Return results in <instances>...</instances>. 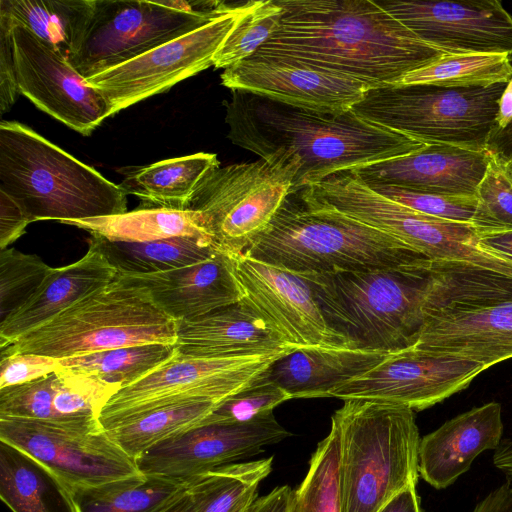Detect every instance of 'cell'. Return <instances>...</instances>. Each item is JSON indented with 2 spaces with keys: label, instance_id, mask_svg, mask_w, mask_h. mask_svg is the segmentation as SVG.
Returning a JSON list of instances; mask_svg holds the SVG:
<instances>
[{
  "label": "cell",
  "instance_id": "obj_23",
  "mask_svg": "<svg viewBox=\"0 0 512 512\" xmlns=\"http://www.w3.org/2000/svg\"><path fill=\"white\" fill-rule=\"evenodd\" d=\"M117 275L145 288L154 303L176 322L203 316L244 297L233 256L220 250L204 261L169 271Z\"/></svg>",
  "mask_w": 512,
  "mask_h": 512
},
{
  "label": "cell",
  "instance_id": "obj_42",
  "mask_svg": "<svg viewBox=\"0 0 512 512\" xmlns=\"http://www.w3.org/2000/svg\"><path fill=\"white\" fill-rule=\"evenodd\" d=\"M266 371L250 385L221 401L200 424L246 422L272 413L275 407L292 399L267 377Z\"/></svg>",
  "mask_w": 512,
  "mask_h": 512
},
{
  "label": "cell",
  "instance_id": "obj_57",
  "mask_svg": "<svg viewBox=\"0 0 512 512\" xmlns=\"http://www.w3.org/2000/svg\"><path fill=\"white\" fill-rule=\"evenodd\" d=\"M510 163H511V166H512V161Z\"/></svg>",
  "mask_w": 512,
  "mask_h": 512
},
{
  "label": "cell",
  "instance_id": "obj_46",
  "mask_svg": "<svg viewBox=\"0 0 512 512\" xmlns=\"http://www.w3.org/2000/svg\"><path fill=\"white\" fill-rule=\"evenodd\" d=\"M13 23L0 15V112L6 113L20 94L13 53Z\"/></svg>",
  "mask_w": 512,
  "mask_h": 512
},
{
  "label": "cell",
  "instance_id": "obj_5",
  "mask_svg": "<svg viewBox=\"0 0 512 512\" xmlns=\"http://www.w3.org/2000/svg\"><path fill=\"white\" fill-rule=\"evenodd\" d=\"M244 254L296 274L370 270L430 260L368 225L307 208L297 192L287 196Z\"/></svg>",
  "mask_w": 512,
  "mask_h": 512
},
{
  "label": "cell",
  "instance_id": "obj_17",
  "mask_svg": "<svg viewBox=\"0 0 512 512\" xmlns=\"http://www.w3.org/2000/svg\"><path fill=\"white\" fill-rule=\"evenodd\" d=\"M290 435L273 412L246 422L199 424L151 447L135 463L144 475L190 481L259 455Z\"/></svg>",
  "mask_w": 512,
  "mask_h": 512
},
{
  "label": "cell",
  "instance_id": "obj_32",
  "mask_svg": "<svg viewBox=\"0 0 512 512\" xmlns=\"http://www.w3.org/2000/svg\"><path fill=\"white\" fill-rule=\"evenodd\" d=\"M62 223L114 242L141 243L176 237L213 240L201 215L191 210L139 207L118 215Z\"/></svg>",
  "mask_w": 512,
  "mask_h": 512
},
{
  "label": "cell",
  "instance_id": "obj_44",
  "mask_svg": "<svg viewBox=\"0 0 512 512\" xmlns=\"http://www.w3.org/2000/svg\"><path fill=\"white\" fill-rule=\"evenodd\" d=\"M54 373L0 389V417L54 422Z\"/></svg>",
  "mask_w": 512,
  "mask_h": 512
},
{
  "label": "cell",
  "instance_id": "obj_41",
  "mask_svg": "<svg viewBox=\"0 0 512 512\" xmlns=\"http://www.w3.org/2000/svg\"><path fill=\"white\" fill-rule=\"evenodd\" d=\"M50 268L35 254L0 251V323L29 301Z\"/></svg>",
  "mask_w": 512,
  "mask_h": 512
},
{
  "label": "cell",
  "instance_id": "obj_7",
  "mask_svg": "<svg viewBox=\"0 0 512 512\" xmlns=\"http://www.w3.org/2000/svg\"><path fill=\"white\" fill-rule=\"evenodd\" d=\"M177 324L149 292L116 275L43 325L0 348L1 355L33 353L66 359L127 346L175 345Z\"/></svg>",
  "mask_w": 512,
  "mask_h": 512
},
{
  "label": "cell",
  "instance_id": "obj_51",
  "mask_svg": "<svg viewBox=\"0 0 512 512\" xmlns=\"http://www.w3.org/2000/svg\"><path fill=\"white\" fill-rule=\"evenodd\" d=\"M378 512H422L416 486H409L398 493Z\"/></svg>",
  "mask_w": 512,
  "mask_h": 512
},
{
  "label": "cell",
  "instance_id": "obj_13",
  "mask_svg": "<svg viewBox=\"0 0 512 512\" xmlns=\"http://www.w3.org/2000/svg\"><path fill=\"white\" fill-rule=\"evenodd\" d=\"M253 1L237 2L205 25L87 78L112 114L213 66L214 56Z\"/></svg>",
  "mask_w": 512,
  "mask_h": 512
},
{
  "label": "cell",
  "instance_id": "obj_35",
  "mask_svg": "<svg viewBox=\"0 0 512 512\" xmlns=\"http://www.w3.org/2000/svg\"><path fill=\"white\" fill-rule=\"evenodd\" d=\"M273 457L216 468L189 481L194 512H233L272 471Z\"/></svg>",
  "mask_w": 512,
  "mask_h": 512
},
{
  "label": "cell",
  "instance_id": "obj_47",
  "mask_svg": "<svg viewBox=\"0 0 512 512\" xmlns=\"http://www.w3.org/2000/svg\"><path fill=\"white\" fill-rule=\"evenodd\" d=\"M29 223L31 221L21 207L0 190V250L7 249L22 236Z\"/></svg>",
  "mask_w": 512,
  "mask_h": 512
},
{
  "label": "cell",
  "instance_id": "obj_37",
  "mask_svg": "<svg viewBox=\"0 0 512 512\" xmlns=\"http://www.w3.org/2000/svg\"><path fill=\"white\" fill-rule=\"evenodd\" d=\"M512 77L508 54H446L439 60L403 76L396 84L442 87H485L508 83Z\"/></svg>",
  "mask_w": 512,
  "mask_h": 512
},
{
  "label": "cell",
  "instance_id": "obj_11",
  "mask_svg": "<svg viewBox=\"0 0 512 512\" xmlns=\"http://www.w3.org/2000/svg\"><path fill=\"white\" fill-rule=\"evenodd\" d=\"M285 348L229 357L177 353L167 362L120 389L99 414L101 427L159 407L196 400L223 401L244 389L275 361L295 351Z\"/></svg>",
  "mask_w": 512,
  "mask_h": 512
},
{
  "label": "cell",
  "instance_id": "obj_18",
  "mask_svg": "<svg viewBox=\"0 0 512 512\" xmlns=\"http://www.w3.org/2000/svg\"><path fill=\"white\" fill-rule=\"evenodd\" d=\"M12 40L20 94L37 108L84 136L113 115L99 91L27 28L14 25Z\"/></svg>",
  "mask_w": 512,
  "mask_h": 512
},
{
  "label": "cell",
  "instance_id": "obj_28",
  "mask_svg": "<svg viewBox=\"0 0 512 512\" xmlns=\"http://www.w3.org/2000/svg\"><path fill=\"white\" fill-rule=\"evenodd\" d=\"M0 497L13 512H77L71 490L62 479L1 440Z\"/></svg>",
  "mask_w": 512,
  "mask_h": 512
},
{
  "label": "cell",
  "instance_id": "obj_14",
  "mask_svg": "<svg viewBox=\"0 0 512 512\" xmlns=\"http://www.w3.org/2000/svg\"><path fill=\"white\" fill-rule=\"evenodd\" d=\"M0 440L38 460L69 488L97 486L140 474L135 460L100 424L0 417Z\"/></svg>",
  "mask_w": 512,
  "mask_h": 512
},
{
  "label": "cell",
  "instance_id": "obj_22",
  "mask_svg": "<svg viewBox=\"0 0 512 512\" xmlns=\"http://www.w3.org/2000/svg\"><path fill=\"white\" fill-rule=\"evenodd\" d=\"M489 163L488 151L444 144L370 164L356 170L368 185H391L449 196H476Z\"/></svg>",
  "mask_w": 512,
  "mask_h": 512
},
{
  "label": "cell",
  "instance_id": "obj_53",
  "mask_svg": "<svg viewBox=\"0 0 512 512\" xmlns=\"http://www.w3.org/2000/svg\"><path fill=\"white\" fill-rule=\"evenodd\" d=\"M493 463L507 479L512 480V439H505L495 450Z\"/></svg>",
  "mask_w": 512,
  "mask_h": 512
},
{
  "label": "cell",
  "instance_id": "obj_24",
  "mask_svg": "<svg viewBox=\"0 0 512 512\" xmlns=\"http://www.w3.org/2000/svg\"><path fill=\"white\" fill-rule=\"evenodd\" d=\"M502 408L489 402L446 421L420 439L419 475L435 489L452 485L486 450L502 442Z\"/></svg>",
  "mask_w": 512,
  "mask_h": 512
},
{
  "label": "cell",
  "instance_id": "obj_9",
  "mask_svg": "<svg viewBox=\"0 0 512 512\" xmlns=\"http://www.w3.org/2000/svg\"><path fill=\"white\" fill-rule=\"evenodd\" d=\"M297 194L307 208L338 213L389 234L432 262L480 265L486 257L471 224L422 214L384 197L356 170L337 172Z\"/></svg>",
  "mask_w": 512,
  "mask_h": 512
},
{
  "label": "cell",
  "instance_id": "obj_43",
  "mask_svg": "<svg viewBox=\"0 0 512 512\" xmlns=\"http://www.w3.org/2000/svg\"><path fill=\"white\" fill-rule=\"evenodd\" d=\"M368 186L384 197L417 212L455 222L471 224L477 206L476 196L425 193L381 184Z\"/></svg>",
  "mask_w": 512,
  "mask_h": 512
},
{
  "label": "cell",
  "instance_id": "obj_36",
  "mask_svg": "<svg viewBox=\"0 0 512 512\" xmlns=\"http://www.w3.org/2000/svg\"><path fill=\"white\" fill-rule=\"evenodd\" d=\"M177 353L175 345L152 343L127 346L59 360L61 369L95 375L121 389L167 362Z\"/></svg>",
  "mask_w": 512,
  "mask_h": 512
},
{
  "label": "cell",
  "instance_id": "obj_56",
  "mask_svg": "<svg viewBox=\"0 0 512 512\" xmlns=\"http://www.w3.org/2000/svg\"><path fill=\"white\" fill-rule=\"evenodd\" d=\"M255 500V497H250L249 499L245 500L241 505H239L233 512H244L247 506Z\"/></svg>",
  "mask_w": 512,
  "mask_h": 512
},
{
  "label": "cell",
  "instance_id": "obj_21",
  "mask_svg": "<svg viewBox=\"0 0 512 512\" xmlns=\"http://www.w3.org/2000/svg\"><path fill=\"white\" fill-rule=\"evenodd\" d=\"M221 83L291 106L347 111L372 87L352 77L299 62L253 55L224 69Z\"/></svg>",
  "mask_w": 512,
  "mask_h": 512
},
{
  "label": "cell",
  "instance_id": "obj_3",
  "mask_svg": "<svg viewBox=\"0 0 512 512\" xmlns=\"http://www.w3.org/2000/svg\"><path fill=\"white\" fill-rule=\"evenodd\" d=\"M432 263L299 275L309 283L326 324L346 346L396 353L418 340Z\"/></svg>",
  "mask_w": 512,
  "mask_h": 512
},
{
  "label": "cell",
  "instance_id": "obj_12",
  "mask_svg": "<svg viewBox=\"0 0 512 512\" xmlns=\"http://www.w3.org/2000/svg\"><path fill=\"white\" fill-rule=\"evenodd\" d=\"M292 187L288 174L262 160L218 166L199 182L186 210L201 215L220 251L242 254L267 228Z\"/></svg>",
  "mask_w": 512,
  "mask_h": 512
},
{
  "label": "cell",
  "instance_id": "obj_1",
  "mask_svg": "<svg viewBox=\"0 0 512 512\" xmlns=\"http://www.w3.org/2000/svg\"><path fill=\"white\" fill-rule=\"evenodd\" d=\"M227 138L292 179V192L426 144L347 111L291 106L243 90L224 101Z\"/></svg>",
  "mask_w": 512,
  "mask_h": 512
},
{
  "label": "cell",
  "instance_id": "obj_31",
  "mask_svg": "<svg viewBox=\"0 0 512 512\" xmlns=\"http://www.w3.org/2000/svg\"><path fill=\"white\" fill-rule=\"evenodd\" d=\"M94 0H0V15L69 60L85 35Z\"/></svg>",
  "mask_w": 512,
  "mask_h": 512
},
{
  "label": "cell",
  "instance_id": "obj_10",
  "mask_svg": "<svg viewBox=\"0 0 512 512\" xmlns=\"http://www.w3.org/2000/svg\"><path fill=\"white\" fill-rule=\"evenodd\" d=\"M235 3L94 0L77 52L68 60L85 79L193 31Z\"/></svg>",
  "mask_w": 512,
  "mask_h": 512
},
{
  "label": "cell",
  "instance_id": "obj_27",
  "mask_svg": "<svg viewBox=\"0 0 512 512\" xmlns=\"http://www.w3.org/2000/svg\"><path fill=\"white\" fill-rule=\"evenodd\" d=\"M390 354L348 346L300 348L275 361L266 374L291 398L328 397L334 388L366 373Z\"/></svg>",
  "mask_w": 512,
  "mask_h": 512
},
{
  "label": "cell",
  "instance_id": "obj_52",
  "mask_svg": "<svg viewBox=\"0 0 512 512\" xmlns=\"http://www.w3.org/2000/svg\"><path fill=\"white\" fill-rule=\"evenodd\" d=\"M480 241L486 248L512 260V231L484 235Z\"/></svg>",
  "mask_w": 512,
  "mask_h": 512
},
{
  "label": "cell",
  "instance_id": "obj_34",
  "mask_svg": "<svg viewBox=\"0 0 512 512\" xmlns=\"http://www.w3.org/2000/svg\"><path fill=\"white\" fill-rule=\"evenodd\" d=\"M220 402L196 400L176 403L109 423L102 429L135 460L156 444L199 425Z\"/></svg>",
  "mask_w": 512,
  "mask_h": 512
},
{
  "label": "cell",
  "instance_id": "obj_45",
  "mask_svg": "<svg viewBox=\"0 0 512 512\" xmlns=\"http://www.w3.org/2000/svg\"><path fill=\"white\" fill-rule=\"evenodd\" d=\"M59 359L33 353L1 355L0 389L28 383L58 371Z\"/></svg>",
  "mask_w": 512,
  "mask_h": 512
},
{
  "label": "cell",
  "instance_id": "obj_39",
  "mask_svg": "<svg viewBox=\"0 0 512 512\" xmlns=\"http://www.w3.org/2000/svg\"><path fill=\"white\" fill-rule=\"evenodd\" d=\"M471 225L479 237L512 231V166L489 153V163L477 191Z\"/></svg>",
  "mask_w": 512,
  "mask_h": 512
},
{
  "label": "cell",
  "instance_id": "obj_15",
  "mask_svg": "<svg viewBox=\"0 0 512 512\" xmlns=\"http://www.w3.org/2000/svg\"><path fill=\"white\" fill-rule=\"evenodd\" d=\"M414 348L475 361L512 358V278L425 311Z\"/></svg>",
  "mask_w": 512,
  "mask_h": 512
},
{
  "label": "cell",
  "instance_id": "obj_29",
  "mask_svg": "<svg viewBox=\"0 0 512 512\" xmlns=\"http://www.w3.org/2000/svg\"><path fill=\"white\" fill-rule=\"evenodd\" d=\"M218 166L214 153L165 159L129 174L120 187L141 200L139 207L186 210L199 182Z\"/></svg>",
  "mask_w": 512,
  "mask_h": 512
},
{
  "label": "cell",
  "instance_id": "obj_49",
  "mask_svg": "<svg viewBox=\"0 0 512 512\" xmlns=\"http://www.w3.org/2000/svg\"><path fill=\"white\" fill-rule=\"evenodd\" d=\"M473 512H512V480L489 493Z\"/></svg>",
  "mask_w": 512,
  "mask_h": 512
},
{
  "label": "cell",
  "instance_id": "obj_19",
  "mask_svg": "<svg viewBox=\"0 0 512 512\" xmlns=\"http://www.w3.org/2000/svg\"><path fill=\"white\" fill-rule=\"evenodd\" d=\"M377 2L419 39L445 54L512 57V15L498 0Z\"/></svg>",
  "mask_w": 512,
  "mask_h": 512
},
{
  "label": "cell",
  "instance_id": "obj_2",
  "mask_svg": "<svg viewBox=\"0 0 512 512\" xmlns=\"http://www.w3.org/2000/svg\"><path fill=\"white\" fill-rule=\"evenodd\" d=\"M279 24L254 54L346 75L372 88L396 84L445 53L371 0H277Z\"/></svg>",
  "mask_w": 512,
  "mask_h": 512
},
{
  "label": "cell",
  "instance_id": "obj_50",
  "mask_svg": "<svg viewBox=\"0 0 512 512\" xmlns=\"http://www.w3.org/2000/svg\"><path fill=\"white\" fill-rule=\"evenodd\" d=\"M487 151L507 162L512 161V120L502 129H494Z\"/></svg>",
  "mask_w": 512,
  "mask_h": 512
},
{
  "label": "cell",
  "instance_id": "obj_20",
  "mask_svg": "<svg viewBox=\"0 0 512 512\" xmlns=\"http://www.w3.org/2000/svg\"><path fill=\"white\" fill-rule=\"evenodd\" d=\"M232 256L242 301L286 344L296 349L346 346L326 324L306 279L244 253Z\"/></svg>",
  "mask_w": 512,
  "mask_h": 512
},
{
  "label": "cell",
  "instance_id": "obj_48",
  "mask_svg": "<svg viewBox=\"0 0 512 512\" xmlns=\"http://www.w3.org/2000/svg\"><path fill=\"white\" fill-rule=\"evenodd\" d=\"M291 492L288 485L275 487L252 501L244 512H287Z\"/></svg>",
  "mask_w": 512,
  "mask_h": 512
},
{
  "label": "cell",
  "instance_id": "obj_26",
  "mask_svg": "<svg viewBox=\"0 0 512 512\" xmlns=\"http://www.w3.org/2000/svg\"><path fill=\"white\" fill-rule=\"evenodd\" d=\"M176 324L175 346L186 356L229 357L294 348L242 300Z\"/></svg>",
  "mask_w": 512,
  "mask_h": 512
},
{
  "label": "cell",
  "instance_id": "obj_25",
  "mask_svg": "<svg viewBox=\"0 0 512 512\" xmlns=\"http://www.w3.org/2000/svg\"><path fill=\"white\" fill-rule=\"evenodd\" d=\"M116 275L117 271L91 238L82 258L67 266L51 267L29 301L0 323V348L111 283Z\"/></svg>",
  "mask_w": 512,
  "mask_h": 512
},
{
  "label": "cell",
  "instance_id": "obj_30",
  "mask_svg": "<svg viewBox=\"0 0 512 512\" xmlns=\"http://www.w3.org/2000/svg\"><path fill=\"white\" fill-rule=\"evenodd\" d=\"M188 489L189 481L142 473L70 488L77 512H167Z\"/></svg>",
  "mask_w": 512,
  "mask_h": 512
},
{
  "label": "cell",
  "instance_id": "obj_4",
  "mask_svg": "<svg viewBox=\"0 0 512 512\" xmlns=\"http://www.w3.org/2000/svg\"><path fill=\"white\" fill-rule=\"evenodd\" d=\"M0 190L31 222L127 212V194L120 185L15 121L0 123Z\"/></svg>",
  "mask_w": 512,
  "mask_h": 512
},
{
  "label": "cell",
  "instance_id": "obj_55",
  "mask_svg": "<svg viewBox=\"0 0 512 512\" xmlns=\"http://www.w3.org/2000/svg\"><path fill=\"white\" fill-rule=\"evenodd\" d=\"M167 512H194L193 501L187 492L172 508Z\"/></svg>",
  "mask_w": 512,
  "mask_h": 512
},
{
  "label": "cell",
  "instance_id": "obj_40",
  "mask_svg": "<svg viewBox=\"0 0 512 512\" xmlns=\"http://www.w3.org/2000/svg\"><path fill=\"white\" fill-rule=\"evenodd\" d=\"M282 14L277 0L253 1L214 56L215 68H229L253 56L276 30Z\"/></svg>",
  "mask_w": 512,
  "mask_h": 512
},
{
  "label": "cell",
  "instance_id": "obj_33",
  "mask_svg": "<svg viewBox=\"0 0 512 512\" xmlns=\"http://www.w3.org/2000/svg\"><path fill=\"white\" fill-rule=\"evenodd\" d=\"M117 274L139 275L169 271L210 258L217 248L212 239L176 237L150 242H114L91 237Z\"/></svg>",
  "mask_w": 512,
  "mask_h": 512
},
{
  "label": "cell",
  "instance_id": "obj_6",
  "mask_svg": "<svg viewBox=\"0 0 512 512\" xmlns=\"http://www.w3.org/2000/svg\"><path fill=\"white\" fill-rule=\"evenodd\" d=\"M331 417L339 437L342 512H378L419 478V430L412 409L347 399Z\"/></svg>",
  "mask_w": 512,
  "mask_h": 512
},
{
  "label": "cell",
  "instance_id": "obj_38",
  "mask_svg": "<svg viewBox=\"0 0 512 512\" xmlns=\"http://www.w3.org/2000/svg\"><path fill=\"white\" fill-rule=\"evenodd\" d=\"M287 512H342L339 437L333 424L311 455L304 479L292 490Z\"/></svg>",
  "mask_w": 512,
  "mask_h": 512
},
{
  "label": "cell",
  "instance_id": "obj_54",
  "mask_svg": "<svg viewBox=\"0 0 512 512\" xmlns=\"http://www.w3.org/2000/svg\"><path fill=\"white\" fill-rule=\"evenodd\" d=\"M512 120V77L501 96L495 129L504 128Z\"/></svg>",
  "mask_w": 512,
  "mask_h": 512
},
{
  "label": "cell",
  "instance_id": "obj_16",
  "mask_svg": "<svg viewBox=\"0 0 512 512\" xmlns=\"http://www.w3.org/2000/svg\"><path fill=\"white\" fill-rule=\"evenodd\" d=\"M484 370L472 360L410 347L391 353L328 397L377 400L421 411L466 389Z\"/></svg>",
  "mask_w": 512,
  "mask_h": 512
},
{
  "label": "cell",
  "instance_id": "obj_8",
  "mask_svg": "<svg viewBox=\"0 0 512 512\" xmlns=\"http://www.w3.org/2000/svg\"><path fill=\"white\" fill-rule=\"evenodd\" d=\"M506 86L388 84L369 89L352 110L369 122L426 145L487 151Z\"/></svg>",
  "mask_w": 512,
  "mask_h": 512
}]
</instances>
